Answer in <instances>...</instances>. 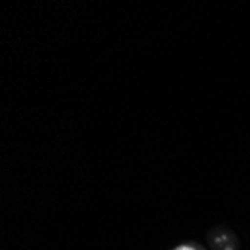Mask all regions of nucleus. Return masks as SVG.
Listing matches in <instances>:
<instances>
[{
    "label": "nucleus",
    "instance_id": "1",
    "mask_svg": "<svg viewBox=\"0 0 250 250\" xmlns=\"http://www.w3.org/2000/svg\"><path fill=\"white\" fill-rule=\"evenodd\" d=\"M175 250H196V249L192 247V246H180V247H177Z\"/></svg>",
    "mask_w": 250,
    "mask_h": 250
}]
</instances>
